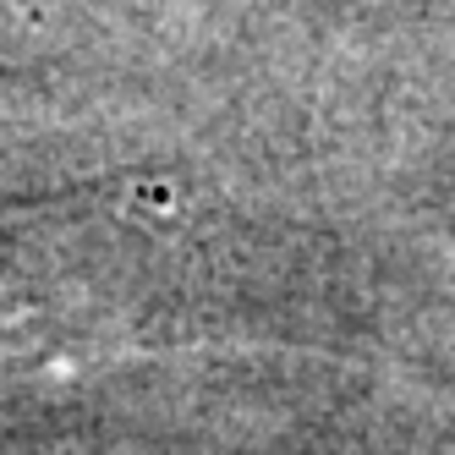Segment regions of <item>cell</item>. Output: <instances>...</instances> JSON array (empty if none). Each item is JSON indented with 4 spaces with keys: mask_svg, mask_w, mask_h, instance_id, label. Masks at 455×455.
I'll list each match as a JSON object with an SVG mask.
<instances>
[{
    "mask_svg": "<svg viewBox=\"0 0 455 455\" xmlns=\"http://www.w3.org/2000/svg\"><path fill=\"white\" fill-rule=\"evenodd\" d=\"M39 0H0V28H12V22H28L34 17Z\"/></svg>",
    "mask_w": 455,
    "mask_h": 455,
    "instance_id": "obj_2",
    "label": "cell"
},
{
    "mask_svg": "<svg viewBox=\"0 0 455 455\" xmlns=\"http://www.w3.org/2000/svg\"><path fill=\"white\" fill-rule=\"evenodd\" d=\"M247 291L236 225L176 181L0 204V363L22 373L252 340Z\"/></svg>",
    "mask_w": 455,
    "mask_h": 455,
    "instance_id": "obj_1",
    "label": "cell"
}]
</instances>
